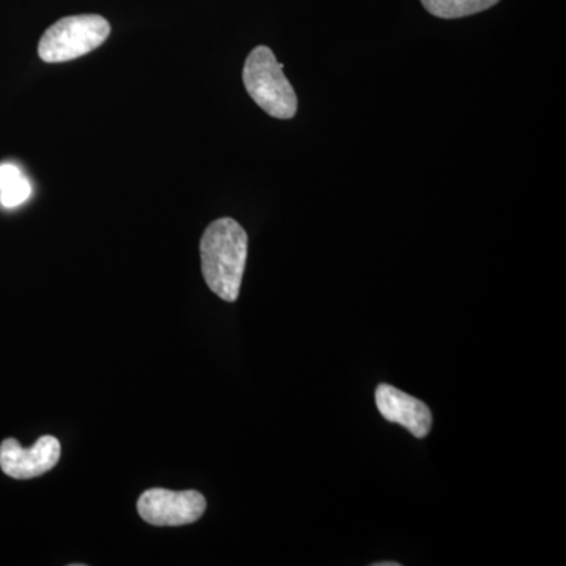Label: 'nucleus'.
Wrapping results in <instances>:
<instances>
[{"label": "nucleus", "instance_id": "nucleus-8", "mask_svg": "<svg viewBox=\"0 0 566 566\" xmlns=\"http://www.w3.org/2000/svg\"><path fill=\"white\" fill-rule=\"evenodd\" d=\"M32 186L28 178L22 175L20 180L11 182L6 189L0 191V203L6 208L20 207L31 197Z\"/></svg>", "mask_w": 566, "mask_h": 566}, {"label": "nucleus", "instance_id": "nucleus-9", "mask_svg": "<svg viewBox=\"0 0 566 566\" xmlns=\"http://www.w3.org/2000/svg\"><path fill=\"white\" fill-rule=\"evenodd\" d=\"M22 177V172L18 169L13 164H3L0 166V191L6 189L7 186H10L11 182L20 180Z\"/></svg>", "mask_w": 566, "mask_h": 566}, {"label": "nucleus", "instance_id": "nucleus-7", "mask_svg": "<svg viewBox=\"0 0 566 566\" xmlns=\"http://www.w3.org/2000/svg\"><path fill=\"white\" fill-rule=\"evenodd\" d=\"M499 2L501 0H422V6L436 18L457 20L491 9Z\"/></svg>", "mask_w": 566, "mask_h": 566}, {"label": "nucleus", "instance_id": "nucleus-4", "mask_svg": "<svg viewBox=\"0 0 566 566\" xmlns=\"http://www.w3.org/2000/svg\"><path fill=\"white\" fill-rule=\"evenodd\" d=\"M207 501L199 491H169L153 488L137 501V512L145 523L158 527H177L196 523L203 516Z\"/></svg>", "mask_w": 566, "mask_h": 566}, {"label": "nucleus", "instance_id": "nucleus-2", "mask_svg": "<svg viewBox=\"0 0 566 566\" xmlns=\"http://www.w3.org/2000/svg\"><path fill=\"white\" fill-rule=\"evenodd\" d=\"M243 81L249 96L271 117L290 120L296 115V92L270 48L259 46L249 54Z\"/></svg>", "mask_w": 566, "mask_h": 566}, {"label": "nucleus", "instance_id": "nucleus-6", "mask_svg": "<svg viewBox=\"0 0 566 566\" xmlns=\"http://www.w3.org/2000/svg\"><path fill=\"white\" fill-rule=\"evenodd\" d=\"M375 400L378 411L389 422L401 424L417 439L430 433L433 416L423 401L390 385H379Z\"/></svg>", "mask_w": 566, "mask_h": 566}, {"label": "nucleus", "instance_id": "nucleus-5", "mask_svg": "<svg viewBox=\"0 0 566 566\" xmlns=\"http://www.w3.org/2000/svg\"><path fill=\"white\" fill-rule=\"evenodd\" d=\"M61 453V442L54 436H41L29 449H24L17 439H7L0 444V468L11 479H35L54 469Z\"/></svg>", "mask_w": 566, "mask_h": 566}, {"label": "nucleus", "instance_id": "nucleus-3", "mask_svg": "<svg viewBox=\"0 0 566 566\" xmlns=\"http://www.w3.org/2000/svg\"><path fill=\"white\" fill-rule=\"evenodd\" d=\"M109 35V21L99 14L62 18L41 36L39 55L46 63L74 61L98 50Z\"/></svg>", "mask_w": 566, "mask_h": 566}, {"label": "nucleus", "instance_id": "nucleus-10", "mask_svg": "<svg viewBox=\"0 0 566 566\" xmlns=\"http://www.w3.org/2000/svg\"><path fill=\"white\" fill-rule=\"evenodd\" d=\"M374 566H400L398 562H379V564H375Z\"/></svg>", "mask_w": 566, "mask_h": 566}, {"label": "nucleus", "instance_id": "nucleus-1", "mask_svg": "<svg viewBox=\"0 0 566 566\" xmlns=\"http://www.w3.org/2000/svg\"><path fill=\"white\" fill-rule=\"evenodd\" d=\"M200 259L211 292L227 303H234L240 296L248 260V233L243 227L232 218L210 223L200 241Z\"/></svg>", "mask_w": 566, "mask_h": 566}]
</instances>
